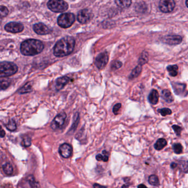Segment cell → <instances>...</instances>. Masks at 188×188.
<instances>
[{
  "label": "cell",
  "mask_w": 188,
  "mask_h": 188,
  "mask_svg": "<svg viewBox=\"0 0 188 188\" xmlns=\"http://www.w3.org/2000/svg\"><path fill=\"white\" fill-rule=\"evenodd\" d=\"M33 29L36 33L39 35H46L50 32L49 28L42 23H39L34 25Z\"/></svg>",
  "instance_id": "4fadbf2b"
},
{
  "label": "cell",
  "mask_w": 188,
  "mask_h": 188,
  "mask_svg": "<svg viewBox=\"0 0 188 188\" xmlns=\"http://www.w3.org/2000/svg\"><path fill=\"white\" fill-rule=\"evenodd\" d=\"M137 188H147V186L144 185V184H140L139 186H137Z\"/></svg>",
  "instance_id": "f35d334b"
},
{
  "label": "cell",
  "mask_w": 188,
  "mask_h": 188,
  "mask_svg": "<svg viewBox=\"0 0 188 188\" xmlns=\"http://www.w3.org/2000/svg\"><path fill=\"white\" fill-rule=\"evenodd\" d=\"M5 29L10 33H20L24 29V27L21 23L17 22H10L6 25Z\"/></svg>",
  "instance_id": "30bf717a"
},
{
  "label": "cell",
  "mask_w": 188,
  "mask_h": 188,
  "mask_svg": "<svg viewBox=\"0 0 188 188\" xmlns=\"http://www.w3.org/2000/svg\"><path fill=\"white\" fill-rule=\"evenodd\" d=\"M5 136V132L2 128L0 126V137H3Z\"/></svg>",
  "instance_id": "8d00e7d4"
},
{
  "label": "cell",
  "mask_w": 188,
  "mask_h": 188,
  "mask_svg": "<svg viewBox=\"0 0 188 188\" xmlns=\"http://www.w3.org/2000/svg\"><path fill=\"white\" fill-rule=\"evenodd\" d=\"M31 91H32V87L28 83L19 90V93H25L30 92Z\"/></svg>",
  "instance_id": "1f68e13d"
},
{
  "label": "cell",
  "mask_w": 188,
  "mask_h": 188,
  "mask_svg": "<svg viewBox=\"0 0 188 188\" xmlns=\"http://www.w3.org/2000/svg\"><path fill=\"white\" fill-rule=\"evenodd\" d=\"M43 43L36 39L25 40L21 45V52L25 56H34L40 53L44 49Z\"/></svg>",
  "instance_id": "7a4b0ae2"
},
{
  "label": "cell",
  "mask_w": 188,
  "mask_h": 188,
  "mask_svg": "<svg viewBox=\"0 0 188 188\" xmlns=\"http://www.w3.org/2000/svg\"><path fill=\"white\" fill-rule=\"evenodd\" d=\"M188 1H186V7H188Z\"/></svg>",
  "instance_id": "ab89813d"
},
{
  "label": "cell",
  "mask_w": 188,
  "mask_h": 188,
  "mask_svg": "<svg viewBox=\"0 0 188 188\" xmlns=\"http://www.w3.org/2000/svg\"><path fill=\"white\" fill-rule=\"evenodd\" d=\"M59 151L60 155L65 158H68L72 155V148L70 144H63L59 147Z\"/></svg>",
  "instance_id": "7c38bea8"
},
{
  "label": "cell",
  "mask_w": 188,
  "mask_h": 188,
  "mask_svg": "<svg viewBox=\"0 0 188 188\" xmlns=\"http://www.w3.org/2000/svg\"><path fill=\"white\" fill-rule=\"evenodd\" d=\"M66 114L65 113L62 112L57 115L54 119L52 121L51 127L53 130H56L60 128L63 126V124L65 123L66 119Z\"/></svg>",
  "instance_id": "9c48e42d"
},
{
  "label": "cell",
  "mask_w": 188,
  "mask_h": 188,
  "mask_svg": "<svg viewBox=\"0 0 188 188\" xmlns=\"http://www.w3.org/2000/svg\"><path fill=\"white\" fill-rule=\"evenodd\" d=\"M121 107V104L120 103H117L115 105L114 107H113V112L115 115L117 114L118 112L120 110Z\"/></svg>",
  "instance_id": "e575fe53"
},
{
  "label": "cell",
  "mask_w": 188,
  "mask_h": 188,
  "mask_svg": "<svg viewBox=\"0 0 188 188\" xmlns=\"http://www.w3.org/2000/svg\"><path fill=\"white\" fill-rule=\"evenodd\" d=\"M148 60V54H147V52H144L142 54L141 57L139 58V65H143L145 63H147Z\"/></svg>",
  "instance_id": "d4e9b609"
},
{
  "label": "cell",
  "mask_w": 188,
  "mask_h": 188,
  "mask_svg": "<svg viewBox=\"0 0 188 188\" xmlns=\"http://www.w3.org/2000/svg\"><path fill=\"white\" fill-rule=\"evenodd\" d=\"M159 95L158 94V91L155 90H152L150 92L148 96V101L150 103L152 104H156L158 103Z\"/></svg>",
  "instance_id": "2e32d148"
},
{
  "label": "cell",
  "mask_w": 188,
  "mask_h": 188,
  "mask_svg": "<svg viewBox=\"0 0 188 188\" xmlns=\"http://www.w3.org/2000/svg\"><path fill=\"white\" fill-rule=\"evenodd\" d=\"M18 71L17 66L11 62L0 63V77L11 76Z\"/></svg>",
  "instance_id": "3957f363"
},
{
  "label": "cell",
  "mask_w": 188,
  "mask_h": 188,
  "mask_svg": "<svg viewBox=\"0 0 188 188\" xmlns=\"http://www.w3.org/2000/svg\"><path fill=\"white\" fill-rule=\"evenodd\" d=\"M158 113H159L163 117H165L168 115H171L172 114V111L171 109L168 108H163V109H159L158 110Z\"/></svg>",
  "instance_id": "4dcf8cb0"
},
{
  "label": "cell",
  "mask_w": 188,
  "mask_h": 188,
  "mask_svg": "<svg viewBox=\"0 0 188 188\" xmlns=\"http://www.w3.org/2000/svg\"><path fill=\"white\" fill-rule=\"evenodd\" d=\"M93 188H107L106 186H102L100 185L99 184L97 183H95L94 185H93Z\"/></svg>",
  "instance_id": "74e56055"
},
{
  "label": "cell",
  "mask_w": 188,
  "mask_h": 188,
  "mask_svg": "<svg viewBox=\"0 0 188 188\" xmlns=\"http://www.w3.org/2000/svg\"><path fill=\"white\" fill-rule=\"evenodd\" d=\"M28 182L30 184V186L32 188H39V184L38 182H36L35 178L33 176L30 175L29 177L28 178Z\"/></svg>",
  "instance_id": "484cf974"
},
{
  "label": "cell",
  "mask_w": 188,
  "mask_h": 188,
  "mask_svg": "<svg viewBox=\"0 0 188 188\" xmlns=\"http://www.w3.org/2000/svg\"><path fill=\"white\" fill-rule=\"evenodd\" d=\"M172 128L173 129L175 134H177L178 136H179L181 133V131L182 130V129L180 128V126L178 125H173Z\"/></svg>",
  "instance_id": "836d02e7"
},
{
  "label": "cell",
  "mask_w": 188,
  "mask_h": 188,
  "mask_svg": "<svg viewBox=\"0 0 188 188\" xmlns=\"http://www.w3.org/2000/svg\"><path fill=\"white\" fill-rule=\"evenodd\" d=\"M142 71V66L139 65L137 66L132 71L131 75L130 76V79H134L137 77L139 76L140 74H141Z\"/></svg>",
  "instance_id": "d6986e66"
},
{
  "label": "cell",
  "mask_w": 188,
  "mask_h": 188,
  "mask_svg": "<svg viewBox=\"0 0 188 188\" xmlns=\"http://www.w3.org/2000/svg\"><path fill=\"white\" fill-rule=\"evenodd\" d=\"M6 128L8 129V130L13 131L16 130V124L14 120H11L10 121H9V122L6 125Z\"/></svg>",
  "instance_id": "4316f807"
},
{
  "label": "cell",
  "mask_w": 188,
  "mask_h": 188,
  "mask_svg": "<svg viewBox=\"0 0 188 188\" xmlns=\"http://www.w3.org/2000/svg\"><path fill=\"white\" fill-rule=\"evenodd\" d=\"M3 172L7 175H12L13 172V167L12 166L11 164L8 163H6L3 166Z\"/></svg>",
  "instance_id": "cb8c5ba5"
},
{
  "label": "cell",
  "mask_w": 188,
  "mask_h": 188,
  "mask_svg": "<svg viewBox=\"0 0 188 188\" xmlns=\"http://www.w3.org/2000/svg\"><path fill=\"white\" fill-rule=\"evenodd\" d=\"M8 8L5 6H0V18H3L8 15Z\"/></svg>",
  "instance_id": "f1b7e54d"
},
{
  "label": "cell",
  "mask_w": 188,
  "mask_h": 188,
  "mask_svg": "<svg viewBox=\"0 0 188 188\" xmlns=\"http://www.w3.org/2000/svg\"><path fill=\"white\" fill-rule=\"evenodd\" d=\"M175 3L172 0H162L159 3V7L164 13L171 12L175 8Z\"/></svg>",
  "instance_id": "52a82bcc"
},
{
  "label": "cell",
  "mask_w": 188,
  "mask_h": 188,
  "mask_svg": "<svg viewBox=\"0 0 188 188\" xmlns=\"http://www.w3.org/2000/svg\"><path fill=\"white\" fill-rule=\"evenodd\" d=\"M167 145V141L164 139H159L155 142L154 147L155 150L160 151L162 150Z\"/></svg>",
  "instance_id": "ac0fdd59"
},
{
  "label": "cell",
  "mask_w": 188,
  "mask_h": 188,
  "mask_svg": "<svg viewBox=\"0 0 188 188\" xmlns=\"http://www.w3.org/2000/svg\"><path fill=\"white\" fill-rule=\"evenodd\" d=\"M172 86L175 93L177 95H184L186 90V85L183 83H175L172 84Z\"/></svg>",
  "instance_id": "5bb4252c"
},
{
  "label": "cell",
  "mask_w": 188,
  "mask_h": 188,
  "mask_svg": "<svg viewBox=\"0 0 188 188\" xmlns=\"http://www.w3.org/2000/svg\"><path fill=\"white\" fill-rule=\"evenodd\" d=\"M93 14L89 9H83L79 11L77 15V20L81 24H86L92 19Z\"/></svg>",
  "instance_id": "8992f818"
},
{
  "label": "cell",
  "mask_w": 188,
  "mask_h": 188,
  "mask_svg": "<svg viewBox=\"0 0 188 188\" xmlns=\"http://www.w3.org/2000/svg\"><path fill=\"white\" fill-rule=\"evenodd\" d=\"M22 145L24 147H27L31 145V139L29 137H26L22 140Z\"/></svg>",
  "instance_id": "d6a6232c"
},
{
  "label": "cell",
  "mask_w": 188,
  "mask_h": 188,
  "mask_svg": "<svg viewBox=\"0 0 188 188\" xmlns=\"http://www.w3.org/2000/svg\"><path fill=\"white\" fill-rule=\"evenodd\" d=\"M121 66H122V63L119 61H117L113 63V65H112V67H113L115 69H118L121 67Z\"/></svg>",
  "instance_id": "d590c367"
},
{
  "label": "cell",
  "mask_w": 188,
  "mask_h": 188,
  "mask_svg": "<svg viewBox=\"0 0 188 188\" xmlns=\"http://www.w3.org/2000/svg\"><path fill=\"white\" fill-rule=\"evenodd\" d=\"M47 6L51 11L56 13L63 12L66 11L68 8V3L64 1L61 0L50 1L48 2Z\"/></svg>",
  "instance_id": "5b68a950"
},
{
  "label": "cell",
  "mask_w": 188,
  "mask_h": 188,
  "mask_svg": "<svg viewBox=\"0 0 188 188\" xmlns=\"http://www.w3.org/2000/svg\"><path fill=\"white\" fill-rule=\"evenodd\" d=\"M70 81V79L67 76L61 77L56 81V88L57 90L63 89Z\"/></svg>",
  "instance_id": "9a60e30c"
},
{
  "label": "cell",
  "mask_w": 188,
  "mask_h": 188,
  "mask_svg": "<svg viewBox=\"0 0 188 188\" xmlns=\"http://www.w3.org/2000/svg\"><path fill=\"white\" fill-rule=\"evenodd\" d=\"M96 159L98 161H103V162H107L109 159V155L106 151H103V155L98 154L96 155Z\"/></svg>",
  "instance_id": "44dd1931"
},
{
  "label": "cell",
  "mask_w": 188,
  "mask_h": 188,
  "mask_svg": "<svg viewBox=\"0 0 188 188\" xmlns=\"http://www.w3.org/2000/svg\"><path fill=\"white\" fill-rule=\"evenodd\" d=\"M182 37L178 35H168L166 36L162 39V41L171 45H175L181 43L182 41Z\"/></svg>",
  "instance_id": "8fae6325"
},
{
  "label": "cell",
  "mask_w": 188,
  "mask_h": 188,
  "mask_svg": "<svg viewBox=\"0 0 188 188\" xmlns=\"http://www.w3.org/2000/svg\"><path fill=\"white\" fill-rule=\"evenodd\" d=\"M109 60L108 54L106 52H103L98 55L95 59V65L98 68L102 70L105 67Z\"/></svg>",
  "instance_id": "ba28073f"
},
{
  "label": "cell",
  "mask_w": 188,
  "mask_h": 188,
  "mask_svg": "<svg viewBox=\"0 0 188 188\" xmlns=\"http://www.w3.org/2000/svg\"><path fill=\"white\" fill-rule=\"evenodd\" d=\"M115 2L121 8H128L131 5V1H115Z\"/></svg>",
  "instance_id": "603a6c76"
},
{
  "label": "cell",
  "mask_w": 188,
  "mask_h": 188,
  "mask_svg": "<svg viewBox=\"0 0 188 188\" xmlns=\"http://www.w3.org/2000/svg\"><path fill=\"white\" fill-rule=\"evenodd\" d=\"M75 46V40L72 36H65L57 41L54 47V54L57 57H64L70 54Z\"/></svg>",
  "instance_id": "6da1fadb"
},
{
  "label": "cell",
  "mask_w": 188,
  "mask_h": 188,
  "mask_svg": "<svg viewBox=\"0 0 188 188\" xmlns=\"http://www.w3.org/2000/svg\"><path fill=\"white\" fill-rule=\"evenodd\" d=\"M10 81L7 79H1L0 80V89L1 90H6V88L10 86Z\"/></svg>",
  "instance_id": "83f0119b"
},
{
  "label": "cell",
  "mask_w": 188,
  "mask_h": 188,
  "mask_svg": "<svg viewBox=\"0 0 188 188\" xmlns=\"http://www.w3.org/2000/svg\"><path fill=\"white\" fill-rule=\"evenodd\" d=\"M173 149L176 154H179L183 151V147L182 144L179 143H176L173 145Z\"/></svg>",
  "instance_id": "f546056e"
},
{
  "label": "cell",
  "mask_w": 188,
  "mask_h": 188,
  "mask_svg": "<svg viewBox=\"0 0 188 188\" xmlns=\"http://www.w3.org/2000/svg\"><path fill=\"white\" fill-rule=\"evenodd\" d=\"M148 182L151 185L155 186H158L159 185V180L158 177L155 175H151L148 178Z\"/></svg>",
  "instance_id": "ffe728a7"
},
{
  "label": "cell",
  "mask_w": 188,
  "mask_h": 188,
  "mask_svg": "<svg viewBox=\"0 0 188 188\" xmlns=\"http://www.w3.org/2000/svg\"><path fill=\"white\" fill-rule=\"evenodd\" d=\"M162 97L167 103H171L174 100L172 93L168 90H164L162 91Z\"/></svg>",
  "instance_id": "e0dca14e"
},
{
  "label": "cell",
  "mask_w": 188,
  "mask_h": 188,
  "mask_svg": "<svg viewBox=\"0 0 188 188\" xmlns=\"http://www.w3.org/2000/svg\"><path fill=\"white\" fill-rule=\"evenodd\" d=\"M75 21V16L71 13L61 14L57 19V24L60 27L68 28L74 24Z\"/></svg>",
  "instance_id": "277c9868"
},
{
  "label": "cell",
  "mask_w": 188,
  "mask_h": 188,
  "mask_svg": "<svg viewBox=\"0 0 188 188\" xmlns=\"http://www.w3.org/2000/svg\"><path fill=\"white\" fill-rule=\"evenodd\" d=\"M167 70L171 76H176L178 75V67L177 65H170L168 66Z\"/></svg>",
  "instance_id": "7402d4cb"
}]
</instances>
